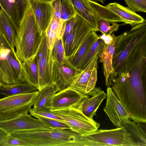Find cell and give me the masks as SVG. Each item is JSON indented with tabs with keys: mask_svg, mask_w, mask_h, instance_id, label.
Listing matches in <instances>:
<instances>
[{
	"mask_svg": "<svg viewBox=\"0 0 146 146\" xmlns=\"http://www.w3.org/2000/svg\"><path fill=\"white\" fill-rule=\"evenodd\" d=\"M110 86L135 122L146 123V67L138 62L123 67Z\"/></svg>",
	"mask_w": 146,
	"mask_h": 146,
	"instance_id": "6da1fadb",
	"label": "cell"
},
{
	"mask_svg": "<svg viewBox=\"0 0 146 146\" xmlns=\"http://www.w3.org/2000/svg\"><path fill=\"white\" fill-rule=\"evenodd\" d=\"M59 90L58 88L55 83L38 90V95L33 105V108L31 109L51 110L54 97Z\"/></svg>",
	"mask_w": 146,
	"mask_h": 146,
	"instance_id": "44dd1931",
	"label": "cell"
},
{
	"mask_svg": "<svg viewBox=\"0 0 146 146\" xmlns=\"http://www.w3.org/2000/svg\"><path fill=\"white\" fill-rule=\"evenodd\" d=\"M106 6L119 17L123 22L132 27L141 23L145 20L129 8L116 2L110 3Z\"/></svg>",
	"mask_w": 146,
	"mask_h": 146,
	"instance_id": "d6986e66",
	"label": "cell"
},
{
	"mask_svg": "<svg viewBox=\"0 0 146 146\" xmlns=\"http://www.w3.org/2000/svg\"><path fill=\"white\" fill-rule=\"evenodd\" d=\"M98 37L96 31H92L76 51L68 58L69 62L76 68H80L84 59Z\"/></svg>",
	"mask_w": 146,
	"mask_h": 146,
	"instance_id": "ac0fdd59",
	"label": "cell"
},
{
	"mask_svg": "<svg viewBox=\"0 0 146 146\" xmlns=\"http://www.w3.org/2000/svg\"><path fill=\"white\" fill-rule=\"evenodd\" d=\"M52 4L54 10L53 17L62 19L61 0H55Z\"/></svg>",
	"mask_w": 146,
	"mask_h": 146,
	"instance_id": "f35d334b",
	"label": "cell"
},
{
	"mask_svg": "<svg viewBox=\"0 0 146 146\" xmlns=\"http://www.w3.org/2000/svg\"><path fill=\"white\" fill-rule=\"evenodd\" d=\"M41 35L39 32L30 5L20 21L15 37V53L20 64L36 54L41 42Z\"/></svg>",
	"mask_w": 146,
	"mask_h": 146,
	"instance_id": "3957f363",
	"label": "cell"
},
{
	"mask_svg": "<svg viewBox=\"0 0 146 146\" xmlns=\"http://www.w3.org/2000/svg\"><path fill=\"white\" fill-rule=\"evenodd\" d=\"M3 146H26L24 140L21 139L14 137L11 135H7Z\"/></svg>",
	"mask_w": 146,
	"mask_h": 146,
	"instance_id": "d590c367",
	"label": "cell"
},
{
	"mask_svg": "<svg viewBox=\"0 0 146 146\" xmlns=\"http://www.w3.org/2000/svg\"><path fill=\"white\" fill-rule=\"evenodd\" d=\"M85 136L94 142L96 146H138L124 127L111 129H98Z\"/></svg>",
	"mask_w": 146,
	"mask_h": 146,
	"instance_id": "9c48e42d",
	"label": "cell"
},
{
	"mask_svg": "<svg viewBox=\"0 0 146 146\" xmlns=\"http://www.w3.org/2000/svg\"><path fill=\"white\" fill-rule=\"evenodd\" d=\"M30 115L33 117L35 115L46 118L52 119L64 122L63 119L58 115L50 110H31L29 111Z\"/></svg>",
	"mask_w": 146,
	"mask_h": 146,
	"instance_id": "e575fe53",
	"label": "cell"
},
{
	"mask_svg": "<svg viewBox=\"0 0 146 146\" xmlns=\"http://www.w3.org/2000/svg\"><path fill=\"white\" fill-rule=\"evenodd\" d=\"M0 81L12 85L25 81L21 64L5 37L0 31Z\"/></svg>",
	"mask_w": 146,
	"mask_h": 146,
	"instance_id": "5b68a950",
	"label": "cell"
},
{
	"mask_svg": "<svg viewBox=\"0 0 146 146\" xmlns=\"http://www.w3.org/2000/svg\"><path fill=\"white\" fill-rule=\"evenodd\" d=\"M76 13L92 27L93 30L98 31L96 16L88 0H68Z\"/></svg>",
	"mask_w": 146,
	"mask_h": 146,
	"instance_id": "ffe728a7",
	"label": "cell"
},
{
	"mask_svg": "<svg viewBox=\"0 0 146 146\" xmlns=\"http://www.w3.org/2000/svg\"><path fill=\"white\" fill-rule=\"evenodd\" d=\"M88 1L96 14V18H101L112 22H123L119 17L106 6L101 5L96 2Z\"/></svg>",
	"mask_w": 146,
	"mask_h": 146,
	"instance_id": "83f0119b",
	"label": "cell"
},
{
	"mask_svg": "<svg viewBox=\"0 0 146 146\" xmlns=\"http://www.w3.org/2000/svg\"><path fill=\"white\" fill-rule=\"evenodd\" d=\"M82 107L51 111L61 117L71 130L85 136L98 130L100 125L85 115L82 111Z\"/></svg>",
	"mask_w": 146,
	"mask_h": 146,
	"instance_id": "8992f818",
	"label": "cell"
},
{
	"mask_svg": "<svg viewBox=\"0 0 146 146\" xmlns=\"http://www.w3.org/2000/svg\"><path fill=\"white\" fill-rule=\"evenodd\" d=\"M30 5L33 12L40 34L45 32L52 19L54 12L52 3L30 0Z\"/></svg>",
	"mask_w": 146,
	"mask_h": 146,
	"instance_id": "2e32d148",
	"label": "cell"
},
{
	"mask_svg": "<svg viewBox=\"0 0 146 146\" xmlns=\"http://www.w3.org/2000/svg\"><path fill=\"white\" fill-rule=\"evenodd\" d=\"M54 61L62 63L66 58L62 38L58 39L55 42L52 50Z\"/></svg>",
	"mask_w": 146,
	"mask_h": 146,
	"instance_id": "4dcf8cb0",
	"label": "cell"
},
{
	"mask_svg": "<svg viewBox=\"0 0 146 146\" xmlns=\"http://www.w3.org/2000/svg\"><path fill=\"white\" fill-rule=\"evenodd\" d=\"M146 36V21L132 27L129 31L119 36L115 45L112 66L116 74L128 56L139 46Z\"/></svg>",
	"mask_w": 146,
	"mask_h": 146,
	"instance_id": "277c9868",
	"label": "cell"
},
{
	"mask_svg": "<svg viewBox=\"0 0 146 146\" xmlns=\"http://www.w3.org/2000/svg\"><path fill=\"white\" fill-rule=\"evenodd\" d=\"M34 117L38 119L48 125L50 129H70V127L66 123L58 120L46 118L35 115Z\"/></svg>",
	"mask_w": 146,
	"mask_h": 146,
	"instance_id": "d6a6232c",
	"label": "cell"
},
{
	"mask_svg": "<svg viewBox=\"0 0 146 146\" xmlns=\"http://www.w3.org/2000/svg\"><path fill=\"white\" fill-rule=\"evenodd\" d=\"M99 57V54L96 55L66 89L91 96L101 91L100 88L95 87Z\"/></svg>",
	"mask_w": 146,
	"mask_h": 146,
	"instance_id": "ba28073f",
	"label": "cell"
},
{
	"mask_svg": "<svg viewBox=\"0 0 146 146\" xmlns=\"http://www.w3.org/2000/svg\"><path fill=\"white\" fill-rule=\"evenodd\" d=\"M90 97L67 89L58 92L54 97L51 110L82 107L84 102Z\"/></svg>",
	"mask_w": 146,
	"mask_h": 146,
	"instance_id": "9a60e30c",
	"label": "cell"
},
{
	"mask_svg": "<svg viewBox=\"0 0 146 146\" xmlns=\"http://www.w3.org/2000/svg\"><path fill=\"white\" fill-rule=\"evenodd\" d=\"M92 30L90 25L78 15L76 21L63 43L66 58H68L74 53Z\"/></svg>",
	"mask_w": 146,
	"mask_h": 146,
	"instance_id": "4fadbf2b",
	"label": "cell"
},
{
	"mask_svg": "<svg viewBox=\"0 0 146 146\" xmlns=\"http://www.w3.org/2000/svg\"><path fill=\"white\" fill-rule=\"evenodd\" d=\"M36 55L21 64L24 81L39 90V74Z\"/></svg>",
	"mask_w": 146,
	"mask_h": 146,
	"instance_id": "7402d4cb",
	"label": "cell"
},
{
	"mask_svg": "<svg viewBox=\"0 0 146 146\" xmlns=\"http://www.w3.org/2000/svg\"><path fill=\"white\" fill-rule=\"evenodd\" d=\"M82 70L75 67L66 58L62 63L54 61L52 67V77L59 90L66 89L78 76Z\"/></svg>",
	"mask_w": 146,
	"mask_h": 146,
	"instance_id": "7c38bea8",
	"label": "cell"
},
{
	"mask_svg": "<svg viewBox=\"0 0 146 146\" xmlns=\"http://www.w3.org/2000/svg\"><path fill=\"white\" fill-rule=\"evenodd\" d=\"M7 135L0 129V145L3 146L6 140Z\"/></svg>",
	"mask_w": 146,
	"mask_h": 146,
	"instance_id": "60d3db41",
	"label": "cell"
},
{
	"mask_svg": "<svg viewBox=\"0 0 146 146\" xmlns=\"http://www.w3.org/2000/svg\"><path fill=\"white\" fill-rule=\"evenodd\" d=\"M105 43L99 37L94 43L88 53L84 59L80 68L84 69L97 54H99L103 49Z\"/></svg>",
	"mask_w": 146,
	"mask_h": 146,
	"instance_id": "f1b7e54d",
	"label": "cell"
},
{
	"mask_svg": "<svg viewBox=\"0 0 146 146\" xmlns=\"http://www.w3.org/2000/svg\"><path fill=\"white\" fill-rule=\"evenodd\" d=\"M98 31L106 34H111L118 30L119 25L117 22H112L106 19L96 18Z\"/></svg>",
	"mask_w": 146,
	"mask_h": 146,
	"instance_id": "f546056e",
	"label": "cell"
},
{
	"mask_svg": "<svg viewBox=\"0 0 146 146\" xmlns=\"http://www.w3.org/2000/svg\"><path fill=\"white\" fill-rule=\"evenodd\" d=\"M138 146H146V123L135 122L130 119L123 126Z\"/></svg>",
	"mask_w": 146,
	"mask_h": 146,
	"instance_id": "603a6c76",
	"label": "cell"
},
{
	"mask_svg": "<svg viewBox=\"0 0 146 146\" xmlns=\"http://www.w3.org/2000/svg\"><path fill=\"white\" fill-rule=\"evenodd\" d=\"M1 82L0 81V86L1 85Z\"/></svg>",
	"mask_w": 146,
	"mask_h": 146,
	"instance_id": "ee69618b",
	"label": "cell"
},
{
	"mask_svg": "<svg viewBox=\"0 0 146 146\" xmlns=\"http://www.w3.org/2000/svg\"><path fill=\"white\" fill-rule=\"evenodd\" d=\"M118 37L119 36H116L110 44H105L103 49L99 54L100 61L103 64L105 84L107 88L110 87L109 80L116 74L113 67L112 59L115 45Z\"/></svg>",
	"mask_w": 146,
	"mask_h": 146,
	"instance_id": "e0dca14e",
	"label": "cell"
},
{
	"mask_svg": "<svg viewBox=\"0 0 146 146\" xmlns=\"http://www.w3.org/2000/svg\"><path fill=\"white\" fill-rule=\"evenodd\" d=\"M106 102L104 110L111 121L117 127L131 119L129 113L113 93L111 87L107 88Z\"/></svg>",
	"mask_w": 146,
	"mask_h": 146,
	"instance_id": "5bb4252c",
	"label": "cell"
},
{
	"mask_svg": "<svg viewBox=\"0 0 146 146\" xmlns=\"http://www.w3.org/2000/svg\"><path fill=\"white\" fill-rule=\"evenodd\" d=\"M98 36L103 40L105 44L106 45L110 44L116 37L113 34L107 35L102 33Z\"/></svg>",
	"mask_w": 146,
	"mask_h": 146,
	"instance_id": "ab89813d",
	"label": "cell"
},
{
	"mask_svg": "<svg viewBox=\"0 0 146 146\" xmlns=\"http://www.w3.org/2000/svg\"><path fill=\"white\" fill-rule=\"evenodd\" d=\"M0 6L12 21L17 32L21 19L15 0H0Z\"/></svg>",
	"mask_w": 146,
	"mask_h": 146,
	"instance_id": "4316f807",
	"label": "cell"
},
{
	"mask_svg": "<svg viewBox=\"0 0 146 146\" xmlns=\"http://www.w3.org/2000/svg\"><path fill=\"white\" fill-rule=\"evenodd\" d=\"M49 127L40 120L28 113L7 118H0V129L7 135L17 131L33 130H48Z\"/></svg>",
	"mask_w": 146,
	"mask_h": 146,
	"instance_id": "8fae6325",
	"label": "cell"
},
{
	"mask_svg": "<svg viewBox=\"0 0 146 146\" xmlns=\"http://www.w3.org/2000/svg\"><path fill=\"white\" fill-rule=\"evenodd\" d=\"M38 90L25 82L12 85L1 84L0 94L5 97L28 93Z\"/></svg>",
	"mask_w": 146,
	"mask_h": 146,
	"instance_id": "484cf974",
	"label": "cell"
},
{
	"mask_svg": "<svg viewBox=\"0 0 146 146\" xmlns=\"http://www.w3.org/2000/svg\"><path fill=\"white\" fill-rule=\"evenodd\" d=\"M24 140L27 146H88L87 138L70 129L22 131L11 134Z\"/></svg>",
	"mask_w": 146,
	"mask_h": 146,
	"instance_id": "7a4b0ae2",
	"label": "cell"
},
{
	"mask_svg": "<svg viewBox=\"0 0 146 146\" xmlns=\"http://www.w3.org/2000/svg\"><path fill=\"white\" fill-rule=\"evenodd\" d=\"M38 1L44 2L52 3L55 0H38Z\"/></svg>",
	"mask_w": 146,
	"mask_h": 146,
	"instance_id": "b9f144b4",
	"label": "cell"
},
{
	"mask_svg": "<svg viewBox=\"0 0 146 146\" xmlns=\"http://www.w3.org/2000/svg\"><path fill=\"white\" fill-rule=\"evenodd\" d=\"M106 97V94L102 90L91 98H88L82 106L83 113L87 117L93 119L102 102Z\"/></svg>",
	"mask_w": 146,
	"mask_h": 146,
	"instance_id": "d4e9b609",
	"label": "cell"
},
{
	"mask_svg": "<svg viewBox=\"0 0 146 146\" xmlns=\"http://www.w3.org/2000/svg\"><path fill=\"white\" fill-rule=\"evenodd\" d=\"M38 91L5 97L0 99V118L28 113L32 109Z\"/></svg>",
	"mask_w": 146,
	"mask_h": 146,
	"instance_id": "52a82bcc",
	"label": "cell"
},
{
	"mask_svg": "<svg viewBox=\"0 0 146 146\" xmlns=\"http://www.w3.org/2000/svg\"><path fill=\"white\" fill-rule=\"evenodd\" d=\"M62 19L65 22L75 17V11L68 0H61Z\"/></svg>",
	"mask_w": 146,
	"mask_h": 146,
	"instance_id": "1f68e13d",
	"label": "cell"
},
{
	"mask_svg": "<svg viewBox=\"0 0 146 146\" xmlns=\"http://www.w3.org/2000/svg\"><path fill=\"white\" fill-rule=\"evenodd\" d=\"M128 8L135 12H146V0H124Z\"/></svg>",
	"mask_w": 146,
	"mask_h": 146,
	"instance_id": "836d02e7",
	"label": "cell"
},
{
	"mask_svg": "<svg viewBox=\"0 0 146 146\" xmlns=\"http://www.w3.org/2000/svg\"><path fill=\"white\" fill-rule=\"evenodd\" d=\"M92 1H95L96 2H100L101 3L104 4V1H105V0H90Z\"/></svg>",
	"mask_w": 146,
	"mask_h": 146,
	"instance_id": "7bdbcfd3",
	"label": "cell"
},
{
	"mask_svg": "<svg viewBox=\"0 0 146 146\" xmlns=\"http://www.w3.org/2000/svg\"><path fill=\"white\" fill-rule=\"evenodd\" d=\"M78 17V15L77 14L75 17L66 22L65 30L62 37L63 43L65 42L67 36L77 21Z\"/></svg>",
	"mask_w": 146,
	"mask_h": 146,
	"instance_id": "8d00e7d4",
	"label": "cell"
},
{
	"mask_svg": "<svg viewBox=\"0 0 146 146\" xmlns=\"http://www.w3.org/2000/svg\"><path fill=\"white\" fill-rule=\"evenodd\" d=\"M52 50L48 47L46 32H44L42 34L36 55L39 74L38 91L54 84L52 74L54 60Z\"/></svg>",
	"mask_w": 146,
	"mask_h": 146,
	"instance_id": "30bf717a",
	"label": "cell"
},
{
	"mask_svg": "<svg viewBox=\"0 0 146 146\" xmlns=\"http://www.w3.org/2000/svg\"><path fill=\"white\" fill-rule=\"evenodd\" d=\"M0 31L9 43L13 51L16 53L15 47L16 31L9 18L1 8L0 10Z\"/></svg>",
	"mask_w": 146,
	"mask_h": 146,
	"instance_id": "cb8c5ba5",
	"label": "cell"
},
{
	"mask_svg": "<svg viewBox=\"0 0 146 146\" xmlns=\"http://www.w3.org/2000/svg\"><path fill=\"white\" fill-rule=\"evenodd\" d=\"M15 0L18 9L21 20L25 11L30 5V0Z\"/></svg>",
	"mask_w": 146,
	"mask_h": 146,
	"instance_id": "74e56055",
	"label": "cell"
}]
</instances>
